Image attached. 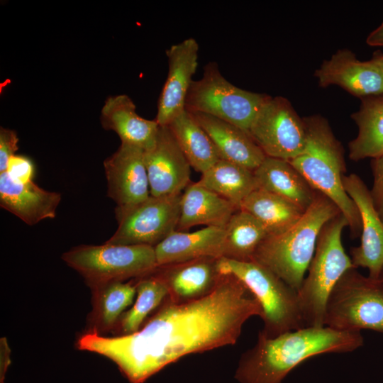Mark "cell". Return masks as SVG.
Masks as SVG:
<instances>
[{
	"mask_svg": "<svg viewBox=\"0 0 383 383\" xmlns=\"http://www.w3.org/2000/svg\"><path fill=\"white\" fill-rule=\"evenodd\" d=\"M255 316L262 318V309L254 294L235 276L221 274L199 298L179 301L167 295L136 332L106 337L91 331L77 347L111 360L130 382L143 383L187 355L235 344Z\"/></svg>",
	"mask_w": 383,
	"mask_h": 383,
	"instance_id": "cell-1",
	"label": "cell"
},
{
	"mask_svg": "<svg viewBox=\"0 0 383 383\" xmlns=\"http://www.w3.org/2000/svg\"><path fill=\"white\" fill-rule=\"evenodd\" d=\"M363 344L360 331H340L327 326L300 328L272 338L258 333L255 345L241 355L235 377L240 383H282L309 358L353 352Z\"/></svg>",
	"mask_w": 383,
	"mask_h": 383,
	"instance_id": "cell-2",
	"label": "cell"
},
{
	"mask_svg": "<svg viewBox=\"0 0 383 383\" xmlns=\"http://www.w3.org/2000/svg\"><path fill=\"white\" fill-rule=\"evenodd\" d=\"M306 143L301 153L289 162L312 189L328 198L345 216L352 238L360 236L361 218L357 207L346 193L343 177L346 172L344 150L323 116L303 118Z\"/></svg>",
	"mask_w": 383,
	"mask_h": 383,
	"instance_id": "cell-3",
	"label": "cell"
},
{
	"mask_svg": "<svg viewBox=\"0 0 383 383\" xmlns=\"http://www.w3.org/2000/svg\"><path fill=\"white\" fill-rule=\"evenodd\" d=\"M340 213L328 198L316 192L314 200L289 229L267 235L252 261L267 267L297 292L311 261L324 225Z\"/></svg>",
	"mask_w": 383,
	"mask_h": 383,
	"instance_id": "cell-4",
	"label": "cell"
},
{
	"mask_svg": "<svg viewBox=\"0 0 383 383\" xmlns=\"http://www.w3.org/2000/svg\"><path fill=\"white\" fill-rule=\"evenodd\" d=\"M348 223L340 213L321 231L307 274L298 291L305 328L323 327L329 295L342 276L355 268L342 243Z\"/></svg>",
	"mask_w": 383,
	"mask_h": 383,
	"instance_id": "cell-5",
	"label": "cell"
},
{
	"mask_svg": "<svg viewBox=\"0 0 383 383\" xmlns=\"http://www.w3.org/2000/svg\"><path fill=\"white\" fill-rule=\"evenodd\" d=\"M217 267L220 274L240 280L259 301L264 324L259 333L272 338L305 328L298 292L271 270L255 261L226 257L218 259Z\"/></svg>",
	"mask_w": 383,
	"mask_h": 383,
	"instance_id": "cell-6",
	"label": "cell"
},
{
	"mask_svg": "<svg viewBox=\"0 0 383 383\" xmlns=\"http://www.w3.org/2000/svg\"><path fill=\"white\" fill-rule=\"evenodd\" d=\"M324 326L340 331L368 329L383 333V281L353 268L337 282L328 299Z\"/></svg>",
	"mask_w": 383,
	"mask_h": 383,
	"instance_id": "cell-7",
	"label": "cell"
},
{
	"mask_svg": "<svg viewBox=\"0 0 383 383\" xmlns=\"http://www.w3.org/2000/svg\"><path fill=\"white\" fill-rule=\"evenodd\" d=\"M62 258L92 287L141 277L158 267L154 247L145 245H82L65 252Z\"/></svg>",
	"mask_w": 383,
	"mask_h": 383,
	"instance_id": "cell-8",
	"label": "cell"
},
{
	"mask_svg": "<svg viewBox=\"0 0 383 383\" xmlns=\"http://www.w3.org/2000/svg\"><path fill=\"white\" fill-rule=\"evenodd\" d=\"M270 96L233 85L221 73L217 63L210 62L202 77L193 80L184 109L223 120L248 133L256 113Z\"/></svg>",
	"mask_w": 383,
	"mask_h": 383,
	"instance_id": "cell-9",
	"label": "cell"
},
{
	"mask_svg": "<svg viewBox=\"0 0 383 383\" xmlns=\"http://www.w3.org/2000/svg\"><path fill=\"white\" fill-rule=\"evenodd\" d=\"M265 156L289 162L304 150L306 131L290 101L270 96L258 110L248 131Z\"/></svg>",
	"mask_w": 383,
	"mask_h": 383,
	"instance_id": "cell-10",
	"label": "cell"
},
{
	"mask_svg": "<svg viewBox=\"0 0 383 383\" xmlns=\"http://www.w3.org/2000/svg\"><path fill=\"white\" fill-rule=\"evenodd\" d=\"M181 196L150 195L133 206L116 208L118 226L106 243L156 246L177 227Z\"/></svg>",
	"mask_w": 383,
	"mask_h": 383,
	"instance_id": "cell-11",
	"label": "cell"
},
{
	"mask_svg": "<svg viewBox=\"0 0 383 383\" xmlns=\"http://www.w3.org/2000/svg\"><path fill=\"white\" fill-rule=\"evenodd\" d=\"M343 183L357 207L362 223L360 244L350 249V257L355 268H367L368 277L378 279L383 270V221L374 205L370 190L358 175H344Z\"/></svg>",
	"mask_w": 383,
	"mask_h": 383,
	"instance_id": "cell-12",
	"label": "cell"
},
{
	"mask_svg": "<svg viewBox=\"0 0 383 383\" xmlns=\"http://www.w3.org/2000/svg\"><path fill=\"white\" fill-rule=\"evenodd\" d=\"M150 193L174 196L191 183V165L167 126H160L154 145L144 151Z\"/></svg>",
	"mask_w": 383,
	"mask_h": 383,
	"instance_id": "cell-13",
	"label": "cell"
},
{
	"mask_svg": "<svg viewBox=\"0 0 383 383\" xmlns=\"http://www.w3.org/2000/svg\"><path fill=\"white\" fill-rule=\"evenodd\" d=\"M108 196L117 209L136 205L150 196L144 150L125 143L104 162Z\"/></svg>",
	"mask_w": 383,
	"mask_h": 383,
	"instance_id": "cell-14",
	"label": "cell"
},
{
	"mask_svg": "<svg viewBox=\"0 0 383 383\" xmlns=\"http://www.w3.org/2000/svg\"><path fill=\"white\" fill-rule=\"evenodd\" d=\"M314 76L321 87L336 85L363 99L383 94V74L376 62L361 61L351 50H337L324 60Z\"/></svg>",
	"mask_w": 383,
	"mask_h": 383,
	"instance_id": "cell-15",
	"label": "cell"
},
{
	"mask_svg": "<svg viewBox=\"0 0 383 383\" xmlns=\"http://www.w3.org/2000/svg\"><path fill=\"white\" fill-rule=\"evenodd\" d=\"M199 49L197 41L188 38L166 50L168 72L155 119L160 126H167L185 109L186 98L198 66Z\"/></svg>",
	"mask_w": 383,
	"mask_h": 383,
	"instance_id": "cell-16",
	"label": "cell"
},
{
	"mask_svg": "<svg viewBox=\"0 0 383 383\" xmlns=\"http://www.w3.org/2000/svg\"><path fill=\"white\" fill-rule=\"evenodd\" d=\"M60 201L58 192L45 190L33 181L16 183L6 173H0L1 207L29 226L55 218Z\"/></svg>",
	"mask_w": 383,
	"mask_h": 383,
	"instance_id": "cell-17",
	"label": "cell"
},
{
	"mask_svg": "<svg viewBox=\"0 0 383 383\" xmlns=\"http://www.w3.org/2000/svg\"><path fill=\"white\" fill-rule=\"evenodd\" d=\"M191 113L210 137L220 159L254 171L265 158L247 131L208 114Z\"/></svg>",
	"mask_w": 383,
	"mask_h": 383,
	"instance_id": "cell-18",
	"label": "cell"
},
{
	"mask_svg": "<svg viewBox=\"0 0 383 383\" xmlns=\"http://www.w3.org/2000/svg\"><path fill=\"white\" fill-rule=\"evenodd\" d=\"M224 235V227H205L194 232L175 230L154 247L157 265L222 257Z\"/></svg>",
	"mask_w": 383,
	"mask_h": 383,
	"instance_id": "cell-19",
	"label": "cell"
},
{
	"mask_svg": "<svg viewBox=\"0 0 383 383\" xmlns=\"http://www.w3.org/2000/svg\"><path fill=\"white\" fill-rule=\"evenodd\" d=\"M101 122L104 129L119 136L121 143L139 148L144 151L155 143L160 125L155 120L140 116L135 105L126 94L108 98L101 109Z\"/></svg>",
	"mask_w": 383,
	"mask_h": 383,
	"instance_id": "cell-20",
	"label": "cell"
},
{
	"mask_svg": "<svg viewBox=\"0 0 383 383\" xmlns=\"http://www.w3.org/2000/svg\"><path fill=\"white\" fill-rule=\"evenodd\" d=\"M218 259L202 257L158 266L155 271L165 280L171 299L188 301L206 295L214 287L221 275Z\"/></svg>",
	"mask_w": 383,
	"mask_h": 383,
	"instance_id": "cell-21",
	"label": "cell"
},
{
	"mask_svg": "<svg viewBox=\"0 0 383 383\" xmlns=\"http://www.w3.org/2000/svg\"><path fill=\"white\" fill-rule=\"evenodd\" d=\"M253 172L257 189L276 194L304 211L312 204L316 192L289 162L266 156Z\"/></svg>",
	"mask_w": 383,
	"mask_h": 383,
	"instance_id": "cell-22",
	"label": "cell"
},
{
	"mask_svg": "<svg viewBox=\"0 0 383 383\" xmlns=\"http://www.w3.org/2000/svg\"><path fill=\"white\" fill-rule=\"evenodd\" d=\"M238 209L215 192L196 182H191L180 200V213L177 228L184 231L196 226L225 227Z\"/></svg>",
	"mask_w": 383,
	"mask_h": 383,
	"instance_id": "cell-23",
	"label": "cell"
},
{
	"mask_svg": "<svg viewBox=\"0 0 383 383\" xmlns=\"http://www.w3.org/2000/svg\"><path fill=\"white\" fill-rule=\"evenodd\" d=\"M358 127L348 143V157L357 162L383 155V94L361 99L360 109L351 115Z\"/></svg>",
	"mask_w": 383,
	"mask_h": 383,
	"instance_id": "cell-24",
	"label": "cell"
},
{
	"mask_svg": "<svg viewBox=\"0 0 383 383\" xmlns=\"http://www.w3.org/2000/svg\"><path fill=\"white\" fill-rule=\"evenodd\" d=\"M167 126L195 171L202 174L220 159L209 135L186 109Z\"/></svg>",
	"mask_w": 383,
	"mask_h": 383,
	"instance_id": "cell-25",
	"label": "cell"
},
{
	"mask_svg": "<svg viewBox=\"0 0 383 383\" xmlns=\"http://www.w3.org/2000/svg\"><path fill=\"white\" fill-rule=\"evenodd\" d=\"M197 182L238 209L243 200L258 188L252 170L221 159L202 173Z\"/></svg>",
	"mask_w": 383,
	"mask_h": 383,
	"instance_id": "cell-26",
	"label": "cell"
},
{
	"mask_svg": "<svg viewBox=\"0 0 383 383\" xmlns=\"http://www.w3.org/2000/svg\"><path fill=\"white\" fill-rule=\"evenodd\" d=\"M239 209L250 213L258 220L268 235L284 232L305 212L289 201L261 189L250 193Z\"/></svg>",
	"mask_w": 383,
	"mask_h": 383,
	"instance_id": "cell-27",
	"label": "cell"
},
{
	"mask_svg": "<svg viewBox=\"0 0 383 383\" xmlns=\"http://www.w3.org/2000/svg\"><path fill=\"white\" fill-rule=\"evenodd\" d=\"M222 257L252 261L256 250L268 235L260 222L250 213L238 209L224 227Z\"/></svg>",
	"mask_w": 383,
	"mask_h": 383,
	"instance_id": "cell-28",
	"label": "cell"
},
{
	"mask_svg": "<svg viewBox=\"0 0 383 383\" xmlns=\"http://www.w3.org/2000/svg\"><path fill=\"white\" fill-rule=\"evenodd\" d=\"M94 289L92 332L100 334L111 329L123 311L136 296V284L111 281L92 287Z\"/></svg>",
	"mask_w": 383,
	"mask_h": 383,
	"instance_id": "cell-29",
	"label": "cell"
},
{
	"mask_svg": "<svg viewBox=\"0 0 383 383\" xmlns=\"http://www.w3.org/2000/svg\"><path fill=\"white\" fill-rule=\"evenodd\" d=\"M155 270L140 277L136 283V299L133 306L119 319L122 335H129L138 331L148 315L157 309L167 296V286Z\"/></svg>",
	"mask_w": 383,
	"mask_h": 383,
	"instance_id": "cell-30",
	"label": "cell"
},
{
	"mask_svg": "<svg viewBox=\"0 0 383 383\" xmlns=\"http://www.w3.org/2000/svg\"><path fill=\"white\" fill-rule=\"evenodd\" d=\"M4 172L14 182L28 183L33 181L34 166L28 157L15 155L9 159Z\"/></svg>",
	"mask_w": 383,
	"mask_h": 383,
	"instance_id": "cell-31",
	"label": "cell"
},
{
	"mask_svg": "<svg viewBox=\"0 0 383 383\" xmlns=\"http://www.w3.org/2000/svg\"><path fill=\"white\" fill-rule=\"evenodd\" d=\"M373 184L370 193L374 205L383 221V155L372 159Z\"/></svg>",
	"mask_w": 383,
	"mask_h": 383,
	"instance_id": "cell-32",
	"label": "cell"
},
{
	"mask_svg": "<svg viewBox=\"0 0 383 383\" xmlns=\"http://www.w3.org/2000/svg\"><path fill=\"white\" fill-rule=\"evenodd\" d=\"M18 138L11 129L1 127L0 129V173L6 171L9 159L18 150Z\"/></svg>",
	"mask_w": 383,
	"mask_h": 383,
	"instance_id": "cell-33",
	"label": "cell"
},
{
	"mask_svg": "<svg viewBox=\"0 0 383 383\" xmlns=\"http://www.w3.org/2000/svg\"><path fill=\"white\" fill-rule=\"evenodd\" d=\"M366 43L370 46L383 47V22L367 35Z\"/></svg>",
	"mask_w": 383,
	"mask_h": 383,
	"instance_id": "cell-34",
	"label": "cell"
},
{
	"mask_svg": "<svg viewBox=\"0 0 383 383\" xmlns=\"http://www.w3.org/2000/svg\"><path fill=\"white\" fill-rule=\"evenodd\" d=\"M9 353L10 350L5 338H1L0 340V356H1V379L2 375L5 374V371L9 365Z\"/></svg>",
	"mask_w": 383,
	"mask_h": 383,
	"instance_id": "cell-35",
	"label": "cell"
},
{
	"mask_svg": "<svg viewBox=\"0 0 383 383\" xmlns=\"http://www.w3.org/2000/svg\"><path fill=\"white\" fill-rule=\"evenodd\" d=\"M372 59L379 65L383 74V53L380 51L374 52Z\"/></svg>",
	"mask_w": 383,
	"mask_h": 383,
	"instance_id": "cell-36",
	"label": "cell"
},
{
	"mask_svg": "<svg viewBox=\"0 0 383 383\" xmlns=\"http://www.w3.org/2000/svg\"><path fill=\"white\" fill-rule=\"evenodd\" d=\"M379 279H380L381 280L383 281V270H382V272H381V274H380V276H379Z\"/></svg>",
	"mask_w": 383,
	"mask_h": 383,
	"instance_id": "cell-37",
	"label": "cell"
}]
</instances>
